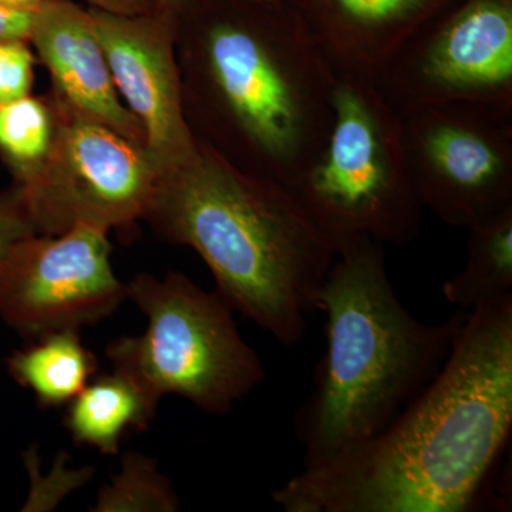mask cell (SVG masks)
Instances as JSON below:
<instances>
[{
    "label": "cell",
    "instance_id": "6da1fadb",
    "mask_svg": "<svg viewBox=\"0 0 512 512\" xmlns=\"http://www.w3.org/2000/svg\"><path fill=\"white\" fill-rule=\"evenodd\" d=\"M512 296L468 312L439 375L379 434L272 494L286 512H466L510 451Z\"/></svg>",
    "mask_w": 512,
    "mask_h": 512
},
{
    "label": "cell",
    "instance_id": "7a4b0ae2",
    "mask_svg": "<svg viewBox=\"0 0 512 512\" xmlns=\"http://www.w3.org/2000/svg\"><path fill=\"white\" fill-rule=\"evenodd\" d=\"M154 215L204 259L217 292L282 345L305 338L336 249L288 188L245 173L198 140L163 178Z\"/></svg>",
    "mask_w": 512,
    "mask_h": 512
},
{
    "label": "cell",
    "instance_id": "3957f363",
    "mask_svg": "<svg viewBox=\"0 0 512 512\" xmlns=\"http://www.w3.org/2000/svg\"><path fill=\"white\" fill-rule=\"evenodd\" d=\"M326 352L295 413L303 467L315 466L386 429L447 362L468 318H414L387 275L384 247L370 239L336 251L320 288Z\"/></svg>",
    "mask_w": 512,
    "mask_h": 512
},
{
    "label": "cell",
    "instance_id": "277c9868",
    "mask_svg": "<svg viewBox=\"0 0 512 512\" xmlns=\"http://www.w3.org/2000/svg\"><path fill=\"white\" fill-rule=\"evenodd\" d=\"M202 82L222 154L291 190L333 124L336 76L284 0H191Z\"/></svg>",
    "mask_w": 512,
    "mask_h": 512
},
{
    "label": "cell",
    "instance_id": "5b68a950",
    "mask_svg": "<svg viewBox=\"0 0 512 512\" xmlns=\"http://www.w3.org/2000/svg\"><path fill=\"white\" fill-rule=\"evenodd\" d=\"M289 191L336 251L362 239L383 247L416 241L423 205L399 116L375 83L336 77L328 143Z\"/></svg>",
    "mask_w": 512,
    "mask_h": 512
},
{
    "label": "cell",
    "instance_id": "8992f818",
    "mask_svg": "<svg viewBox=\"0 0 512 512\" xmlns=\"http://www.w3.org/2000/svg\"><path fill=\"white\" fill-rule=\"evenodd\" d=\"M127 298L147 316V330L114 340L107 356L154 402L177 394L204 412L225 414L264 382L261 359L217 291L181 274L138 275Z\"/></svg>",
    "mask_w": 512,
    "mask_h": 512
},
{
    "label": "cell",
    "instance_id": "52a82bcc",
    "mask_svg": "<svg viewBox=\"0 0 512 512\" xmlns=\"http://www.w3.org/2000/svg\"><path fill=\"white\" fill-rule=\"evenodd\" d=\"M396 114L443 103L512 110V0H448L375 80Z\"/></svg>",
    "mask_w": 512,
    "mask_h": 512
},
{
    "label": "cell",
    "instance_id": "ba28073f",
    "mask_svg": "<svg viewBox=\"0 0 512 512\" xmlns=\"http://www.w3.org/2000/svg\"><path fill=\"white\" fill-rule=\"evenodd\" d=\"M397 116L423 208L458 228L512 210V110L443 103Z\"/></svg>",
    "mask_w": 512,
    "mask_h": 512
},
{
    "label": "cell",
    "instance_id": "9c48e42d",
    "mask_svg": "<svg viewBox=\"0 0 512 512\" xmlns=\"http://www.w3.org/2000/svg\"><path fill=\"white\" fill-rule=\"evenodd\" d=\"M163 178L144 144L72 116L19 194L35 231L62 234L79 222L110 229L148 215Z\"/></svg>",
    "mask_w": 512,
    "mask_h": 512
},
{
    "label": "cell",
    "instance_id": "30bf717a",
    "mask_svg": "<svg viewBox=\"0 0 512 512\" xmlns=\"http://www.w3.org/2000/svg\"><path fill=\"white\" fill-rule=\"evenodd\" d=\"M109 229L79 222L57 238L18 242L0 264V318L20 335L99 322L127 298L111 268Z\"/></svg>",
    "mask_w": 512,
    "mask_h": 512
},
{
    "label": "cell",
    "instance_id": "8fae6325",
    "mask_svg": "<svg viewBox=\"0 0 512 512\" xmlns=\"http://www.w3.org/2000/svg\"><path fill=\"white\" fill-rule=\"evenodd\" d=\"M114 86L141 124L146 147L164 177L195 153L198 138L185 117L173 49L175 16L123 15L92 8Z\"/></svg>",
    "mask_w": 512,
    "mask_h": 512
},
{
    "label": "cell",
    "instance_id": "7c38bea8",
    "mask_svg": "<svg viewBox=\"0 0 512 512\" xmlns=\"http://www.w3.org/2000/svg\"><path fill=\"white\" fill-rule=\"evenodd\" d=\"M29 40L73 117L96 121L146 146L143 127L114 86L89 10L73 0H42Z\"/></svg>",
    "mask_w": 512,
    "mask_h": 512
},
{
    "label": "cell",
    "instance_id": "4fadbf2b",
    "mask_svg": "<svg viewBox=\"0 0 512 512\" xmlns=\"http://www.w3.org/2000/svg\"><path fill=\"white\" fill-rule=\"evenodd\" d=\"M336 77L375 83L384 64L448 0H284Z\"/></svg>",
    "mask_w": 512,
    "mask_h": 512
},
{
    "label": "cell",
    "instance_id": "5bb4252c",
    "mask_svg": "<svg viewBox=\"0 0 512 512\" xmlns=\"http://www.w3.org/2000/svg\"><path fill=\"white\" fill-rule=\"evenodd\" d=\"M157 406L130 376L113 369L110 375L90 380L74 397L64 424L80 446L114 456L128 429H148Z\"/></svg>",
    "mask_w": 512,
    "mask_h": 512
},
{
    "label": "cell",
    "instance_id": "9a60e30c",
    "mask_svg": "<svg viewBox=\"0 0 512 512\" xmlns=\"http://www.w3.org/2000/svg\"><path fill=\"white\" fill-rule=\"evenodd\" d=\"M10 376L35 394L42 407L72 402L97 370L96 356L83 345L77 329H63L36 338L6 360Z\"/></svg>",
    "mask_w": 512,
    "mask_h": 512
},
{
    "label": "cell",
    "instance_id": "2e32d148",
    "mask_svg": "<svg viewBox=\"0 0 512 512\" xmlns=\"http://www.w3.org/2000/svg\"><path fill=\"white\" fill-rule=\"evenodd\" d=\"M467 229L466 266L444 282L443 295L473 311L512 296V210Z\"/></svg>",
    "mask_w": 512,
    "mask_h": 512
},
{
    "label": "cell",
    "instance_id": "e0dca14e",
    "mask_svg": "<svg viewBox=\"0 0 512 512\" xmlns=\"http://www.w3.org/2000/svg\"><path fill=\"white\" fill-rule=\"evenodd\" d=\"M55 134L45 104L29 94L0 106V154L20 185L28 183L46 163Z\"/></svg>",
    "mask_w": 512,
    "mask_h": 512
},
{
    "label": "cell",
    "instance_id": "ac0fdd59",
    "mask_svg": "<svg viewBox=\"0 0 512 512\" xmlns=\"http://www.w3.org/2000/svg\"><path fill=\"white\" fill-rule=\"evenodd\" d=\"M180 501L170 481L158 473L153 458L126 453L121 470L97 495L94 512H174Z\"/></svg>",
    "mask_w": 512,
    "mask_h": 512
},
{
    "label": "cell",
    "instance_id": "d6986e66",
    "mask_svg": "<svg viewBox=\"0 0 512 512\" xmlns=\"http://www.w3.org/2000/svg\"><path fill=\"white\" fill-rule=\"evenodd\" d=\"M33 60L26 40H0V106L28 96Z\"/></svg>",
    "mask_w": 512,
    "mask_h": 512
},
{
    "label": "cell",
    "instance_id": "ffe728a7",
    "mask_svg": "<svg viewBox=\"0 0 512 512\" xmlns=\"http://www.w3.org/2000/svg\"><path fill=\"white\" fill-rule=\"evenodd\" d=\"M35 234L19 190L0 194V264L22 239Z\"/></svg>",
    "mask_w": 512,
    "mask_h": 512
},
{
    "label": "cell",
    "instance_id": "44dd1931",
    "mask_svg": "<svg viewBox=\"0 0 512 512\" xmlns=\"http://www.w3.org/2000/svg\"><path fill=\"white\" fill-rule=\"evenodd\" d=\"M35 12L0 6V40H29Z\"/></svg>",
    "mask_w": 512,
    "mask_h": 512
},
{
    "label": "cell",
    "instance_id": "7402d4cb",
    "mask_svg": "<svg viewBox=\"0 0 512 512\" xmlns=\"http://www.w3.org/2000/svg\"><path fill=\"white\" fill-rule=\"evenodd\" d=\"M94 8L123 13V15H147L160 12L154 0H86Z\"/></svg>",
    "mask_w": 512,
    "mask_h": 512
},
{
    "label": "cell",
    "instance_id": "603a6c76",
    "mask_svg": "<svg viewBox=\"0 0 512 512\" xmlns=\"http://www.w3.org/2000/svg\"><path fill=\"white\" fill-rule=\"evenodd\" d=\"M154 2H156L157 9L160 10V12L178 18V15L187 8L191 0H154Z\"/></svg>",
    "mask_w": 512,
    "mask_h": 512
},
{
    "label": "cell",
    "instance_id": "cb8c5ba5",
    "mask_svg": "<svg viewBox=\"0 0 512 512\" xmlns=\"http://www.w3.org/2000/svg\"><path fill=\"white\" fill-rule=\"evenodd\" d=\"M42 0H0L2 8L28 10V12H36Z\"/></svg>",
    "mask_w": 512,
    "mask_h": 512
}]
</instances>
